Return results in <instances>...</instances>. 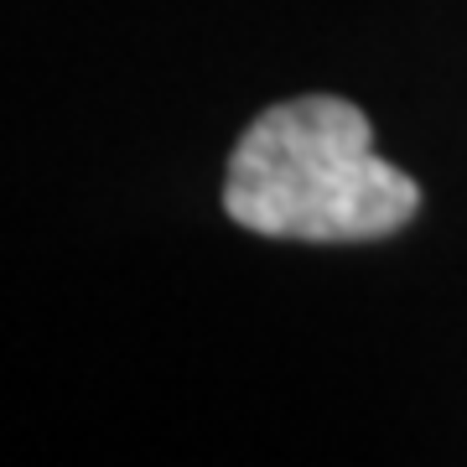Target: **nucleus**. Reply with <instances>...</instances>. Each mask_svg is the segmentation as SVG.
<instances>
[{"instance_id": "1", "label": "nucleus", "mask_w": 467, "mask_h": 467, "mask_svg": "<svg viewBox=\"0 0 467 467\" xmlns=\"http://www.w3.org/2000/svg\"><path fill=\"white\" fill-rule=\"evenodd\" d=\"M223 208L265 239H384L420 208V187L389 167L348 99L306 94L275 104L234 146Z\"/></svg>"}]
</instances>
